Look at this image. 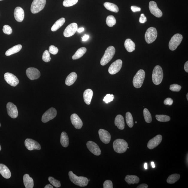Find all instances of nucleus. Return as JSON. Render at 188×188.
Masks as SVG:
<instances>
[{
  "mask_svg": "<svg viewBox=\"0 0 188 188\" xmlns=\"http://www.w3.org/2000/svg\"><path fill=\"white\" fill-rule=\"evenodd\" d=\"M69 176L70 181L74 184L80 187H85L88 184V179L86 177H78L74 174L71 171L69 172Z\"/></svg>",
  "mask_w": 188,
  "mask_h": 188,
  "instance_id": "nucleus-1",
  "label": "nucleus"
},
{
  "mask_svg": "<svg viewBox=\"0 0 188 188\" xmlns=\"http://www.w3.org/2000/svg\"><path fill=\"white\" fill-rule=\"evenodd\" d=\"M128 144L126 141L123 139H117L113 143V147L115 152L123 153L127 151Z\"/></svg>",
  "mask_w": 188,
  "mask_h": 188,
  "instance_id": "nucleus-2",
  "label": "nucleus"
},
{
  "mask_svg": "<svg viewBox=\"0 0 188 188\" xmlns=\"http://www.w3.org/2000/svg\"><path fill=\"white\" fill-rule=\"evenodd\" d=\"M163 73L161 66L157 65L155 66L153 70L152 79L154 84L158 85L161 84L163 80Z\"/></svg>",
  "mask_w": 188,
  "mask_h": 188,
  "instance_id": "nucleus-3",
  "label": "nucleus"
},
{
  "mask_svg": "<svg viewBox=\"0 0 188 188\" xmlns=\"http://www.w3.org/2000/svg\"><path fill=\"white\" fill-rule=\"evenodd\" d=\"M115 53V49L114 46L108 47L104 52L100 61V64L102 66H104L107 64L114 57Z\"/></svg>",
  "mask_w": 188,
  "mask_h": 188,
  "instance_id": "nucleus-4",
  "label": "nucleus"
},
{
  "mask_svg": "<svg viewBox=\"0 0 188 188\" xmlns=\"http://www.w3.org/2000/svg\"><path fill=\"white\" fill-rule=\"evenodd\" d=\"M145 77V73L144 70L140 69L134 77L133 80L134 86L136 88L142 87L144 82Z\"/></svg>",
  "mask_w": 188,
  "mask_h": 188,
  "instance_id": "nucleus-5",
  "label": "nucleus"
},
{
  "mask_svg": "<svg viewBox=\"0 0 188 188\" xmlns=\"http://www.w3.org/2000/svg\"><path fill=\"white\" fill-rule=\"evenodd\" d=\"M157 36V32L154 27H151L147 29L145 33V40L148 44L152 43L156 40Z\"/></svg>",
  "mask_w": 188,
  "mask_h": 188,
  "instance_id": "nucleus-6",
  "label": "nucleus"
},
{
  "mask_svg": "<svg viewBox=\"0 0 188 188\" xmlns=\"http://www.w3.org/2000/svg\"><path fill=\"white\" fill-rule=\"evenodd\" d=\"M46 3V0H34L31 6L32 13L36 14L43 9Z\"/></svg>",
  "mask_w": 188,
  "mask_h": 188,
  "instance_id": "nucleus-7",
  "label": "nucleus"
},
{
  "mask_svg": "<svg viewBox=\"0 0 188 188\" xmlns=\"http://www.w3.org/2000/svg\"><path fill=\"white\" fill-rule=\"evenodd\" d=\"M183 38V36L181 34H175L171 39L169 44V47L170 50L174 51L176 50L181 43Z\"/></svg>",
  "mask_w": 188,
  "mask_h": 188,
  "instance_id": "nucleus-8",
  "label": "nucleus"
},
{
  "mask_svg": "<svg viewBox=\"0 0 188 188\" xmlns=\"http://www.w3.org/2000/svg\"><path fill=\"white\" fill-rule=\"evenodd\" d=\"M57 111L54 108H51L43 115L42 121L43 122L46 123L48 122L53 119L57 116Z\"/></svg>",
  "mask_w": 188,
  "mask_h": 188,
  "instance_id": "nucleus-9",
  "label": "nucleus"
},
{
  "mask_svg": "<svg viewBox=\"0 0 188 188\" xmlns=\"http://www.w3.org/2000/svg\"><path fill=\"white\" fill-rule=\"evenodd\" d=\"M25 144L27 148L29 151L39 150L41 148L39 143L31 139H27L25 140Z\"/></svg>",
  "mask_w": 188,
  "mask_h": 188,
  "instance_id": "nucleus-10",
  "label": "nucleus"
},
{
  "mask_svg": "<svg viewBox=\"0 0 188 188\" xmlns=\"http://www.w3.org/2000/svg\"><path fill=\"white\" fill-rule=\"evenodd\" d=\"M78 29V25L76 23H72L66 28L63 32V35L66 37H69L74 35Z\"/></svg>",
  "mask_w": 188,
  "mask_h": 188,
  "instance_id": "nucleus-11",
  "label": "nucleus"
},
{
  "mask_svg": "<svg viewBox=\"0 0 188 188\" xmlns=\"http://www.w3.org/2000/svg\"><path fill=\"white\" fill-rule=\"evenodd\" d=\"M122 61L120 59L117 60L111 64L108 69V72L111 75H114L118 72L121 69Z\"/></svg>",
  "mask_w": 188,
  "mask_h": 188,
  "instance_id": "nucleus-12",
  "label": "nucleus"
},
{
  "mask_svg": "<svg viewBox=\"0 0 188 188\" xmlns=\"http://www.w3.org/2000/svg\"><path fill=\"white\" fill-rule=\"evenodd\" d=\"M4 76L6 82L12 86L16 87L19 83L18 79L13 74L6 72L4 74Z\"/></svg>",
  "mask_w": 188,
  "mask_h": 188,
  "instance_id": "nucleus-13",
  "label": "nucleus"
},
{
  "mask_svg": "<svg viewBox=\"0 0 188 188\" xmlns=\"http://www.w3.org/2000/svg\"><path fill=\"white\" fill-rule=\"evenodd\" d=\"M8 115L13 119L16 118L18 116V112L16 106L11 102H9L6 105Z\"/></svg>",
  "mask_w": 188,
  "mask_h": 188,
  "instance_id": "nucleus-14",
  "label": "nucleus"
},
{
  "mask_svg": "<svg viewBox=\"0 0 188 188\" xmlns=\"http://www.w3.org/2000/svg\"><path fill=\"white\" fill-rule=\"evenodd\" d=\"M149 9L151 14L157 18H160L162 16V13L157 6V4L154 1L149 2Z\"/></svg>",
  "mask_w": 188,
  "mask_h": 188,
  "instance_id": "nucleus-15",
  "label": "nucleus"
},
{
  "mask_svg": "<svg viewBox=\"0 0 188 188\" xmlns=\"http://www.w3.org/2000/svg\"><path fill=\"white\" fill-rule=\"evenodd\" d=\"M26 73L28 77L31 80L39 78L40 76V73L39 70L33 67L28 68L26 70Z\"/></svg>",
  "mask_w": 188,
  "mask_h": 188,
  "instance_id": "nucleus-16",
  "label": "nucleus"
},
{
  "mask_svg": "<svg viewBox=\"0 0 188 188\" xmlns=\"http://www.w3.org/2000/svg\"><path fill=\"white\" fill-rule=\"evenodd\" d=\"M87 148L93 154L99 156L101 154V151L98 145L93 141H88L87 143Z\"/></svg>",
  "mask_w": 188,
  "mask_h": 188,
  "instance_id": "nucleus-17",
  "label": "nucleus"
},
{
  "mask_svg": "<svg viewBox=\"0 0 188 188\" xmlns=\"http://www.w3.org/2000/svg\"><path fill=\"white\" fill-rule=\"evenodd\" d=\"M99 138L101 142L104 144H108L110 142L111 136L109 132L107 130L100 129L98 131Z\"/></svg>",
  "mask_w": 188,
  "mask_h": 188,
  "instance_id": "nucleus-18",
  "label": "nucleus"
},
{
  "mask_svg": "<svg viewBox=\"0 0 188 188\" xmlns=\"http://www.w3.org/2000/svg\"><path fill=\"white\" fill-rule=\"evenodd\" d=\"M162 136L160 134L157 135L149 140L147 144V147L150 149H154L162 142Z\"/></svg>",
  "mask_w": 188,
  "mask_h": 188,
  "instance_id": "nucleus-19",
  "label": "nucleus"
},
{
  "mask_svg": "<svg viewBox=\"0 0 188 188\" xmlns=\"http://www.w3.org/2000/svg\"><path fill=\"white\" fill-rule=\"evenodd\" d=\"M71 122L74 127L76 129H80L82 128L83 122L77 114H73L70 117Z\"/></svg>",
  "mask_w": 188,
  "mask_h": 188,
  "instance_id": "nucleus-20",
  "label": "nucleus"
},
{
  "mask_svg": "<svg viewBox=\"0 0 188 188\" xmlns=\"http://www.w3.org/2000/svg\"><path fill=\"white\" fill-rule=\"evenodd\" d=\"M14 16L16 21L19 22H22L25 17L24 10L20 7H17L14 10Z\"/></svg>",
  "mask_w": 188,
  "mask_h": 188,
  "instance_id": "nucleus-21",
  "label": "nucleus"
},
{
  "mask_svg": "<svg viewBox=\"0 0 188 188\" xmlns=\"http://www.w3.org/2000/svg\"><path fill=\"white\" fill-rule=\"evenodd\" d=\"M0 174L6 179L10 178L11 176V172L9 169L3 164H0Z\"/></svg>",
  "mask_w": 188,
  "mask_h": 188,
  "instance_id": "nucleus-22",
  "label": "nucleus"
},
{
  "mask_svg": "<svg viewBox=\"0 0 188 188\" xmlns=\"http://www.w3.org/2000/svg\"><path fill=\"white\" fill-rule=\"evenodd\" d=\"M115 125L118 129L123 130L125 127V123L124 117L121 115H117L115 119Z\"/></svg>",
  "mask_w": 188,
  "mask_h": 188,
  "instance_id": "nucleus-23",
  "label": "nucleus"
},
{
  "mask_svg": "<svg viewBox=\"0 0 188 188\" xmlns=\"http://www.w3.org/2000/svg\"><path fill=\"white\" fill-rule=\"evenodd\" d=\"M93 95V92L90 89L85 90L83 93V98L85 103L88 105L90 104Z\"/></svg>",
  "mask_w": 188,
  "mask_h": 188,
  "instance_id": "nucleus-24",
  "label": "nucleus"
},
{
  "mask_svg": "<svg viewBox=\"0 0 188 188\" xmlns=\"http://www.w3.org/2000/svg\"><path fill=\"white\" fill-rule=\"evenodd\" d=\"M23 183L26 188H33L34 186L33 178L30 177L28 174H26L23 177Z\"/></svg>",
  "mask_w": 188,
  "mask_h": 188,
  "instance_id": "nucleus-25",
  "label": "nucleus"
},
{
  "mask_svg": "<svg viewBox=\"0 0 188 188\" xmlns=\"http://www.w3.org/2000/svg\"><path fill=\"white\" fill-rule=\"evenodd\" d=\"M77 78V75L76 72H72L66 78L65 81L66 84L68 86H71L75 82Z\"/></svg>",
  "mask_w": 188,
  "mask_h": 188,
  "instance_id": "nucleus-26",
  "label": "nucleus"
},
{
  "mask_svg": "<svg viewBox=\"0 0 188 188\" xmlns=\"http://www.w3.org/2000/svg\"><path fill=\"white\" fill-rule=\"evenodd\" d=\"M125 180L128 184L130 185L138 183L140 179L138 177L135 175H128L125 177Z\"/></svg>",
  "mask_w": 188,
  "mask_h": 188,
  "instance_id": "nucleus-27",
  "label": "nucleus"
},
{
  "mask_svg": "<svg viewBox=\"0 0 188 188\" xmlns=\"http://www.w3.org/2000/svg\"><path fill=\"white\" fill-rule=\"evenodd\" d=\"M125 46L126 50L129 52H133L135 49V44L130 39L125 40Z\"/></svg>",
  "mask_w": 188,
  "mask_h": 188,
  "instance_id": "nucleus-28",
  "label": "nucleus"
},
{
  "mask_svg": "<svg viewBox=\"0 0 188 188\" xmlns=\"http://www.w3.org/2000/svg\"><path fill=\"white\" fill-rule=\"evenodd\" d=\"M22 48V46L20 44L17 45L12 47V48L8 49L6 51L5 53V55L6 56H8L10 55L15 54L19 52Z\"/></svg>",
  "mask_w": 188,
  "mask_h": 188,
  "instance_id": "nucleus-29",
  "label": "nucleus"
},
{
  "mask_svg": "<svg viewBox=\"0 0 188 188\" xmlns=\"http://www.w3.org/2000/svg\"><path fill=\"white\" fill-rule=\"evenodd\" d=\"M61 144L63 147H67L69 144V140L67 133L65 132H62L60 137Z\"/></svg>",
  "mask_w": 188,
  "mask_h": 188,
  "instance_id": "nucleus-30",
  "label": "nucleus"
},
{
  "mask_svg": "<svg viewBox=\"0 0 188 188\" xmlns=\"http://www.w3.org/2000/svg\"><path fill=\"white\" fill-rule=\"evenodd\" d=\"M65 22V19L63 18H61L56 21L54 24L51 28V31H55L63 26Z\"/></svg>",
  "mask_w": 188,
  "mask_h": 188,
  "instance_id": "nucleus-31",
  "label": "nucleus"
},
{
  "mask_svg": "<svg viewBox=\"0 0 188 188\" xmlns=\"http://www.w3.org/2000/svg\"><path fill=\"white\" fill-rule=\"evenodd\" d=\"M87 51V48L84 47H82L78 49L75 54L72 57V59L76 60L81 58L86 53Z\"/></svg>",
  "mask_w": 188,
  "mask_h": 188,
  "instance_id": "nucleus-32",
  "label": "nucleus"
},
{
  "mask_svg": "<svg viewBox=\"0 0 188 188\" xmlns=\"http://www.w3.org/2000/svg\"><path fill=\"white\" fill-rule=\"evenodd\" d=\"M104 5L107 9L111 12L117 13L119 11L118 6L114 4L107 2L104 3Z\"/></svg>",
  "mask_w": 188,
  "mask_h": 188,
  "instance_id": "nucleus-33",
  "label": "nucleus"
},
{
  "mask_svg": "<svg viewBox=\"0 0 188 188\" xmlns=\"http://www.w3.org/2000/svg\"><path fill=\"white\" fill-rule=\"evenodd\" d=\"M180 175L178 174H173L168 177L166 182L169 184H173L178 181L180 178Z\"/></svg>",
  "mask_w": 188,
  "mask_h": 188,
  "instance_id": "nucleus-34",
  "label": "nucleus"
},
{
  "mask_svg": "<svg viewBox=\"0 0 188 188\" xmlns=\"http://www.w3.org/2000/svg\"><path fill=\"white\" fill-rule=\"evenodd\" d=\"M126 121L129 127L132 128L134 126V120L131 113L128 112L126 114Z\"/></svg>",
  "mask_w": 188,
  "mask_h": 188,
  "instance_id": "nucleus-35",
  "label": "nucleus"
},
{
  "mask_svg": "<svg viewBox=\"0 0 188 188\" xmlns=\"http://www.w3.org/2000/svg\"><path fill=\"white\" fill-rule=\"evenodd\" d=\"M143 114L146 122L147 123H151L152 121V117L151 113L147 109L144 108L143 110Z\"/></svg>",
  "mask_w": 188,
  "mask_h": 188,
  "instance_id": "nucleus-36",
  "label": "nucleus"
},
{
  "mask_svg": "<svg viewBox=\"0 0 188 188\" xmlns=\"http://www.w3.org/2000/svg\"><path fill=\"white\" fill-rule=\"evenodd\" d=\"M116 19L113 16H108L106 18V24L109 27H113L116 24Z\"/></svg>",
  "mask_w": 188,
  "mask_h": 188,
  "instance_id": "nucleus-37",
  "label": "nucleus"
},
{
  "mask_svg": "<svg viewBox=\"0 0 188 188\" xmlns=\"http://www.w3.org/2000/svg\"><path fill=\"white\" fill-rule=\"evenodd\" d=\"M156 119L158 121L161 122H166L170 120V117L167 115H155Z\"/></svg>",
  "mask_w": 188,
  "mask_h": 188,
  "instance_id": "nucleus-38",
  "label": "nucleus"
},
{
  "mask_svg": "<svg viewBox=\"0 0 188 188\" xmlns=\"http://www.w3.org/2000/svg\"><path fill=\"white\" fill-rule=\"evenodd\" d=\"M48 180L50 182L53 186L56 188H59L61 187V185L60 181L56 180L52 177H49Z\"/></svg>",
  "mask_w": 188,
  "mask_h": 188,
  "instance_id": "nucleus-39",
  "label": "nucleus"
},
{
  "mask_svg": "<svg viewBox=\"0 0 188 188\" xmlns=\"http://www.w3.org/2000/svg\"><path fill=\"white\" fill-rule=\"evenodd\" d=\"M78 1V0H64L63 5L65 7H70L75 5Z\"/></svg>",
  "mask_w": 188,
  "mask_h": 188,
  "instance_id": "nucleus-40",
  "label": "nucleus"
},
{
  "mask_svg": "<svg viewBox=\"0 0 188 188\" xmlns=\"http://www.w3.org/2000/svg\"><path fill=\"white\" fill-rule=\"evenodd\" d=\"M42 59L46 63H48L50 62L51 60L50 52L48 50H46L44 51L43 54Z\"/></svg>",
  "mask_w": 188,
  "mask_h": 188,
  "instance_id": "nucleus-41",
  "label": "nucleus"
},
{
  "mask_svg": "<svg viewBox=\"0 0 188 188\" xmlns=\"http://www.w3.org/2000/svg\"><path fill=\"white\" fill-rule=\"evenodd\" d=\"M3 31L4 34L7 35H10L12 33V30L11 27L7 25H4Z\"/></svg>",
  "mask_w": 188,
  "mask_h": 188,
  "instance_id": "nucleus-42",
  "label": "nucleus"
},
{
  "mask_svg": "<svg viewBox=\"0 0 188 188\" xmlns=\"http://www.w3.org/2000/svg\"><path fill=\"white\" fill-rule=\"evenodd\" d=\"M114 95L110 94H107L105 97H104L103 101L105 102L106 104H108L109 102L112 101L114 99Z\"/></svg>",
  "mask_w": 188,
  "mask_h": 188,
  "instance_id": "nucleus-43",
  "label": "nucleus"
},
{
  "mask_svg": "<svg viewBox=\"0 0 188 188\" xmlns=\"http://www.w3.org/2000/svg\"><path fill=\"white\" fill-rule=\"evenodd\" d=\"M181 86L177 84L171 85L170 87V90L173 92H179L181 90Z\"/></svg>",
  "mask_w": 188,
  "mask_h": 188,
  "instance_id": "nucleus-44",
  "label": "nucleus"
},
{
  "mask_svg": "<svg viewBox=\"0 0 188 188\" xmlns=\"http://www.w3.org/2000/svg\"><path fill=\"white\" fill-rule=\"evenodd\" d=\"M59 50L58 48L54 46H51L49 48V52L51 54L55 55L58 53Z\"/></svg>",
  "mask_w": 188,
  "mask_h": 188,
  "instance_id": "nucleus-45",
  "label": "nucleus"
},
{
  "mask_svg": "<svg viewBox=\"0 0 188 188\" xmlns=\"http://www.w3.org/2000/svg\"><path fill=\"white\" fill-rule=\"evenodd\" d=\"M104 188H113V184L112 181L110 180H106L104 183Z\"/></svg>",
  "mask_w": 188,
  "mask_h": 188,
  "instance_id": "nucleus-46",
  "label": "nucleus"
},
{
  "mask_svg": "<svg viewBox=\"0 0 188 188\" xmlns=\"http://www.w3.org/2000/svg\"><path fill=\"white\" fill-rule=\"evenodd\" d=\"M173 103V100L170 98H168L164 100V104L165 105H172Z\"/></svg>",
  "mask_w": 188,
  "mask_h": 188,
  "instance_id": "nucleus-47",
  "label": "nucleus"
},
{
  "mask_svg": "<svg viewBox=\"0 0 188 188\" xmlns=\"http://www.w3.org/2000/svg\"><path fill=\"white\" fill-rule=\"evenodd\" d=\"M147 21V18L145 16L144 14H141L140 17V23H144Z\"/></svg>",
  "mask_w": 188,
  "mask_h": 188,
  "instance_id": "nucleus-48",
  "label": "nucleus"
},
{
  "mask_svg": "<svg viewBox=\"0 0 188 188\" xmlns=\"http://www.w3.org/2000/svg\"><path fill=\"white\" fill-rule=\"evenodd\" d=\"M131 8L132 11L134 12H140L141 10V8L136 6H131Z\"/></svg>",
  "mask_w": 188,
  "mask_h": 188,
  "instance_id": "nucleus-49",
  "label": "nucleus"
},
{
  "mask_svg": "<svg viewBox=\"0 0 188 188\" xmlns=\"http://www.w3.org/2000/svg\"><path fill=\"white\" fill-rule=\"evenodd\" d=\"M148 187V185L146 184H142L138 186L137 188H147Z\"/></svg>",
  "mask_w": 188,
  "mask_h": 188,
  "instance_id": "nucleus-50",
  "label": "nucleus"
},
{
  "mask_svg": "<svg viewBox=\"0 0 188 188\" xmlns=\"http://www.w3.org/2000/svg\"><path fill=\"white\" fill-rule=\"evenodd\" d=\"M83 41H86L89 39V36L87 35H85L82 38Z\"/></svg>",
  "mask_w": 188,
  "mask_h": 188,
  "instance_id": "nucleus-51",
  "label": "nucleus"
},
{
  "mask_svg": "<svg viewBox=\"0 0 188 188\" xmlns=\"http://www.w3.org/2000/svg\"><path fill=\"white\" fill-rule=\"evenodd\" d=\"M184 70L186 72H188V61L186 62L184 65Z\"/></svg>",
  "mask_w": 188,
  "mask_h": 188,
  "instance_id": "nucleus-52",
  "label": "nucleus"
},
{
  "mask_svg": "<svg viewBox=\"0 0 188 188\" xmlns=\"http://www.w3.org/2000/svg\"><path fill=\"white\" fill-rule=\"evenodd\" d=\"M84 28H81L78 29L77 31L79 33H82V32L84 31Z\"/></svg>",
  "mask_w": 188,
  "mask_h": 188,
  "instance_id": "nucleus-53",
  "label": "nucleus"
},
{
  "mask_svg": "<svg viewBox=\"0 0 188 188\" xmlns=\"http://www.w3.org/2000/svg\"><path fill=\"white\" fill-rule=\"evenodd\" d=\"M53 187L50 184H48L45 187H44V188H53Z\"/></svg>",
  "mask_w": 188,
  "mask_h": 188,
  "instance_id": "nucleus-54",
  "label": "nucleus"
},
{
  "mask_svg": "<svg viewBox=\"0 0 188 188\" xmlns=\"http://www.w3.org/2000/svg\"><path fill=\"white\" fill-rule=\"evenodd\" d=\"M144 168L145 169H147V168H148V167H147V163H145L144 164Z\"/></svg>",
  "mask_w": 188,
  "mask_h": 188,
  "instance_id": "nucleus-55",
  "label": "nucleus"
},
{
  "mask_svg": "<svg viewBox=\"0 0 188 188\" xmlns=\"http://www.w3.org/2000/svg\"><path fill=\"white\" fill-rule=\"evenodd\" d=\"M151 166H152V167L153 168H154L155 167V165L154 163V162H151Z\"/></svg>",
  "mask_w": 188,
  "mask_h": 188,
  "instance_id": "nucleus-56",
  "label": "nucleus"
},
{
  "mask_svg": "<svg viewBox=\"0 0 188 188\" xmlns=\"http://www.w3.org/2000/svg\"><path fill=\"white\" fill-rule=\"evenodd\" d=\"M188 94L187 93V100H188Z\"/></svg>",
  "mask_w": 188,
  "mask_h": 188,
  "instance_id": "nucleus-57",
  "label": "nucleus"
},
{
  "mask_svg": "<svg viewBox=\"0 0 188 188\" xmlns=\"http://www.w3.org/2000/svg\"><path fill=\"white\" fill-rule=\"evenodd\" d=\"M1 145H0V151H1Z\"/></svg>",
  "mask_w": 188,
  "mask_h": 188,
  "instance_id": "nucleus-58",
  "label": "nucleus"
},
{
  "mask_svg": "<svg viewBox=\"0 0 188 188\" xmlns=\"http://www.w3.org/2000/svg\"><path fill=\"white\" fill-rule=\"evenodd\" d=\"M1 127V123H0V127Z\"/></svg>",
  "mask_w": 188,
  "mask_h": 188,
  "instance_id": "nucleus-59",
  "label": "nucleus"
},
{
  "mask_svg": "<svg viewBox=\"0 0 188 188\" xmlns=\"http://www.w3.org/2000/svg\"><path fill=\"white\" fill-rule=\"evenodd\" d=\"M135 123H137V122L136 121Z\"/></svg>",
  "mask_w": 188,
  "mask_h": 188,
  "instance_id": "nucleus-60",
  "label": "nucleus"
},
{
  "mask_svg": "<svg viewBox=\"0 0 188 188\" xmlns=\"http://www.w3.org/2000/svg\"><path fill=\"white\" fill-rule=\"evenodd\" d=\"M3 1V0H0V1Z\"/></svg>",
  "mask_w": 188,
  "mask_h": 188,
  "instance_id": "nucleus-61",
  "label": "nucleus"
},
{
  "mask_svg": "<svg viewBox=\"0 0 188 188\" xmlns=\"http://www.w3.org/2000/svg\"><path fill=\"white\" fill-rule=\"evenodd\" d=\"M89 180V181H90V179H89V180Z\"/></svg>",
  "mask_w": 188,
  "mask_h": 188,
  "instance_id": "nucleus-62",
  "label": "nucleus"
}]
</instances>
